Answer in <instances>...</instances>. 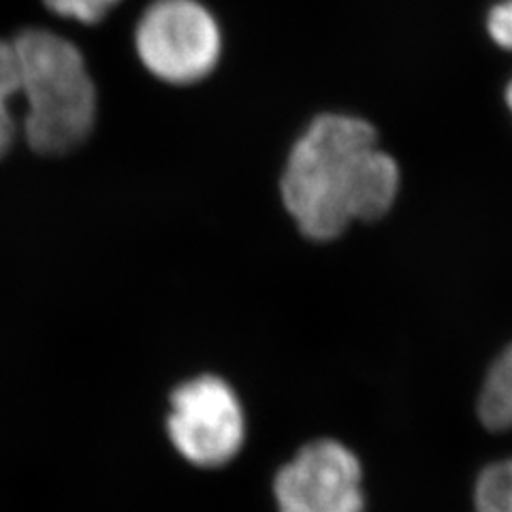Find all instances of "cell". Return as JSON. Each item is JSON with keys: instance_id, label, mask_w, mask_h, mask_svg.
I'll return each mask as SVG.
<instances>
[{"instance_id": "obj_8", "label": "cell", "mask_w": 512, "mask_h": 512, "mask_svg": "<svg viewBox=\"0 0 512 512\" xmlns=\"http://www.w3.org/2000/svg\"><path fill=\"white\" fill-rule=\"evenodd\" d=\"M476 512H512V459L493 463L476 480Z\"/></svg>"}, {"instance_id": "obj_11", "label": "cell", "mask_w": 512, "mask_h": 512, "mask_svg": "<svg viewBox=\"0 0 512 512\" xmlns=\"http://www.w3.org/2000/svg\"><path fill=\"white\" fill-rule=\"evenodd\" d=\"M506 105H508L510 114H512V79H510L508 86H506Z\"/></svg>"}, {"instance_id": "obj_7", "label": "cell", "mask_w": 512, "mask_h": 512, "mask_svg": "<svg viewBox=\"0 0 512 512\" xmlns=\"http://www.w3.org/2000/svg\"><path fill=\"white\" fill-rule=\"evenodd\" d=\"M20 99V60L13 39H0V158H3L20 131L13 114V101Z\"/></svg>"}, {"instance_id": "obj_10", "label": "cell", "mask_w": 512, "mask_h": 512, "mask_svg": "<svg viewBox=\"0 0 512 512\" xmlns=\"http://www.w3.org/2000/svg\"><path fill=\"white\" fill-rule=\"evenodd\" d=\"M487 32L495 45L512 52V0H500L489 9Z\"/></svg>"}, {"instance_id": "obj_1", "label": "cell", "mask_w": 512, "mask_h": 512, "mask_svg": "<svg viewBox=\"0 0 512 512\" xmlns=\"http://www.w3.org/2000/svg\"><path fill=\"white\" fill-rule=\"evenodd\" d=\"M399 167L376 128L357 116L320 114L288 152L280 178L286 212L314 242H331L352 222L378 220L399 192Z\"/></svg>"}, {"instance_id": "obj_5", "label": "cell", "mask_w": 512, "mask_h": 512, "mask_svg": "<svg viewBox=\"0 0 512 512\" xmlns=\"http://www.w3.org/2000/svg\"><path fill=\"white\" fill-rule=\"evenodd\" d=\"M361 463L342 442L316 440L276 474L280 512H363Z\"/></svg>"}, {"instance_id": "obj_4", "label": "cell", "mask_w": 512, "mask_h": 512, "mask_svg": "<svg viewBox=\"0 0 512 512\" xmlns=\"http://www.w3.org/2000/svg\"><path fill=\"white\" fill-rule=\"evenodd\" d=\"M167 431L186 461L199 468H220L244 444V410L222 378L199 376L173 391Z\"/></svg>"}, {"instance_id": "obj_6", "label": "cell", "mask_w": 512, "mask_h": 512, "mask_svg": "<svg viewBox=\"0 0 512 512\" xmlns=\"http://www.w3.org/2000/svg\"><path fill=\"white\" fill-rule=\"evenodd\" d=\"M478 416L491 431L512 429V344L491 365L480 391Z\"/></svg>"}, {"instance_id": "obj_9", "label": "cell", "mask_w": 512, "mask_h": 512, "mask_svg": "<svg viewBox=\"0 0 512 512\" xmlns=\"http://www.w3.org/2000/svg\"><path fill=\"white\" fill-rule=\"evenodd\" d=\"M122 0H43V5L62 20H73L84 26L103 22Z\"/></svg>"}, {"instance_id": "obj_3", "label": "cell", "mask_w": 512, "mask_h": 512, "mask_svg": "<svg viewBox=\"0 0 512 512\" xmlns=\"http://www.w3.org/2000/svg\"><path fill=\"white\" fill-rule=\"evenodd\" d=\"M135 52L154 79L167 86H197L222 60L224 35L201 0H152L135 26Z\"/></svg>"}, {"instance_id": "obj_2", "label": "cell", "mask_w": 512, "mask_h": 512, "mask_svg": "<svg viewBox=\"0 0 512 512\" xmlns=\"http://www.w3.org/2000/svg\"><path fill=\"white\" fill-rule=\"evenodd\" d=\"M20 60V131L30 150L64 156L82 148L99 118V92L84 52L47 28L13 37Z\"/></svg>"}]
</instances>
